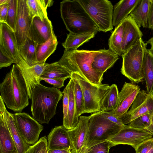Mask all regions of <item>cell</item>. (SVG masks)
<instances>
[{
	"instance_id": "7402d4cb",
	"label": "cell",
	"mask_w": 153,
	"mask_h": 153,
	"mask_svg": "<svg viewBox=\"0 0 153 153\" xmlns=\"http://www.w3.org/2000/svg\"><path fill=\"white\" fill-rule=\"evenodd\" d=\"M69 97V104L67 118L63 125L68 130L74 129L78 125L79 118L74 92V82L71 77L67 85Z\"/></svg>"
},
{
	"instance_id": "ab89813d",
	"label": "cell",
	"mask_w": 153,
	"mask_h": 153,
	"mask_svg": "<svg viewBox=\"0 0 153 153\" xmlns=\"http://www.w3.org/2000/svg\"><path fill=\"white\" fill-rule=\"evenodd\" d=\"M63 123H65L67 119L69 104V97L68 92V87L67 85L63 91Z\"/></svg>"
},
{
	"instance_id": "d590c367",
	"label": "cell",
	"mask_w": 153,
	"mask_h": 153,
	"mask_svg": "<svg viewBox=\"0 0 153 153\" xmlns=\"http://www.w3.org/2000/svg\"><path fill=\"white\" fill-rule=\"evenodd\" d=\"M48 151L47 138L45 136L35 144L31 146L25 153H48Z\"/></svg>"
},
{
	"instance_id": "83f0119b",
	"label": "cell",
	"mask_w": 153,
	"mask_h": 153,
	"mask_svg": "<svg viewBox=\"0 0 153 153\" xmlns=\"http://www.w3.org/2000/svg\"><path fill=\"white\" fill-rule=\"evenodd\" d=\"M146 47L144 49L143 68L147 92L149 93L153 91V54Z\"/></svg>"
},
{
	"instance_id": "74e56055",
	"label": "cell",
	"mask_w": 153,
	"mask_h": 153,
	"mask_svg": "<svg viewBox=\"0 0 153 153\" xmlns=\"http://www.w3.org/2000/svg\"><path fill=\"white\" fill-rule=\"evenodd\" d=\"M13 63H14V61L0 47V69L9 66Z\"/></svg>"
},
{
	"instance_id": "ac0fdd59",
	"label": "cell",
	"mask_w": 153,
	"mask_h": 153,
	"mask_svg": "<svg viewBox=\"0 0 153 153\" xmlns=\"http://www.w3.org/2000/svg\"><path fill=\"white\" fill-rule=\"evenodd\" d=\"M0 111L3 113L8 129L15 143L18 153H25L31 146L26 143L23 140L12 114L8 111L4 102L0 96Z\"/></svg>"
},
{
	"instance_id": "f1b7e54d",
	"label": "cell",
	"mask_w": 153,
	"mask_h": 153,
	"mask_svg": "<svg viewBox=\"0 0 153 153\" xmlns=\"http://www.w3.org/2000/svg\"><path fill=\"white\" fill-rule=\"evenodd\" d=\"M96 33L92 32L78 34L69 33L65 41L62 43V45L66 50L77 49L79 46L94 38Z\"/></svg>"
},
{
	"instance_id": "d4e9b609",
	"label": "cell",
	"mask_w": 153,
	"mask_h": 153,
	"mask_svg": "<svg viewBox=\"0 0 153 153\" xmlns=\"http://www.w3.org/2000/svg\"><path fill=\"white\" fill-rule=\"evenodd\" d=\"M58 44L57 38L54 33L45 42L37 44L36 55L38 64H44L47 59L55 51Z\"/></svg>"
},
{
	"instance_id": "6da1fadb",
	"label": "cell",
	"mask_w": 153,
	"mask_h": 153,
	"mask_svg": "<svg viewBox=\"0 0 153 153\" xmlns=\"http://www.w3.org/2000/svg\"><path fill=\"white\" fill-rule=\"evenodd\" d=\"M0 97L7 108L22 112L29 104L27 84L19 67L14 64L0 84Z\"/></svg>"
},
{
	"instance_id": "c3c4849f",
	"label": "cell",
	"mask_w": 153,
	"mask_h": 153,
	"mask_svg": "<svg viewBox=\"0 0 153 153\" xmlns=\"http://www.w3.org/2000/svg\"><path fill=\"white\" fill-rule=\"evenodd\" d=\"M10 0H0V5L8 3Z\"/></svg>"
},
{
	"instance_id": "60d3db41",
	"label": "cell",
	"mask_w": 153,
	"mask_h": 153,
	"mask_svg": "<svg viewBox=\"0 0 153 153\" xmlns=\"http://www.w3.org/2000/svg\"><path fill=\"white\" fill-rule=\"evenodd\" d=\"M103 115L111 121L116 124L119 126L124 127L127 126L124 124L121 119L116 115L111 113L110 111H101Z\"/></svg>"
},
{
	"instance_id": "5b68a950",
	"label": "cell",
	"mask_w": 153,
	"mask_h": 153,
	"mask_svg": "<svg viewBox=\"0 0 153 153\" xmlns=\"http://www.w3.org/2000/svg\"><path fill=\"white\" fill-rule=\"evenodd\" d=\"M90 116L82 153L96 144L109 141L123 128L108 119L101 111L94 113Z\"/></svg>"
},
{
	"instance_id": "603a6c76",
	"label": "cell",
	"mask_w": 153,
	"mask_h": 153,
	"mask_svg": "<svg viewBox=\"0 0 153 153\" xmlns=\"http://www.w3.org/2000/svg\"><path fill=\"white\" fill-rule=\"evenodd\" d=\"M0 153H18L2 111H0Z\"/></svg>"
},
{
	"instance_id": "9c48e42d",
	"label": "cell",
	"mask_w": 153,
	"mask_h": 153,
	"mask_svg": "<svg viewBox=\"0 0 153 153\" xmlns=\"http://www.w3.org/2000/svg\"><path fill=\"white\" fill-rule=\"evenodd\" d=\"M12 115L25 141L29 145L35 144L43 129V126L26 113L16 112Z\"/></svg>"
},
{
	"instance_id": "7c38bea8",
	"label": "cell",
	"mask_w": 153,
	"mask_h": 153,
	"mask_svg": "<svg viewBox=\"0 0 153 153\" xmlns=\"http://www.w3.org/2000/svg\"><path fill=\"white\" fill-rule=\"evenodd\" d=\"M0 47L18 65L25 62L21 57L14 32L5 23L0 22Z\"/></svg>"
},
{
	"instance_id": "7dc6e473",
	"label": "cell",
	"mask_w": 153,
	"mask_h": 153,
	"mask_svg": "<svg viewBox=\"0 0 153 153\" xmlns=\"http://www.w3.org/2000/svg\"><path fill=\"white\" fill-rule=\"evenodd\" d=\"M146 43L150 45L151 48L150 50L153 54V36L146 42Z\"/></svg>"
},
{
	"instance_id": "f6af8a7d",
	"label": "cell",
	"mask_w": 153,
	"mask_h": 153,
	"mask_svg": "<svg viewBox=\"0 0 153 153\" xmlns=\"http://www.w3.org/2000/svg\"><path fill=\"white\" fill-rule=\"evenodd\" d=\"M48 153H72L70 149H59L48 150Z\"/></svg>"
},
{
	"instance_id": "9a60e30c",
	"label": "cell",
	"mask_w": 153,
	"mask_h": 153,
	"mask_svg": "<svg viewBox=\"0 0 153 153\" xmlns=\"http://www.w3.org/2000/svg\"><path fill=\"white\" fill-rule=\"evenodd\" d=\"M54 33L51 22L48 18L42 20L34 17L29 32L28 37L37 44L45 42Z\"/></svg>"
},
{
	"instance_id": "ffe728a7",
	"label": "cell",
	"mask_w": 153,
	"mask_h": 153,
	"mask_svg": "<svg viewBox=\"0 0 153 153\" xmlns=\"http://www.w3.org/2000/svg\"><path fill=\"white\" fill-rule=\"evenodd\" d=\"M119 56L109 49L94 50L92 67L104 74L108 69L113 66L119 59Z\"/></svg>"
},
{
	"instance_id": "b9f144b4",
	"label": "cell",
	"mask_w": 153,
	"mask_h": 153,
	"mask_svg": "<svg viewBox=\"0 0 153 153\" xmlns=\"http://www.w3.org/2000/svg\"><path fill=\"white\" fill-rule=\"evenodd\" d=\"M9 2L5 4L0 5V22L5 23L6 22L8 10Z\"/></svg>"
},
{
	"instance_id": "f35d334b",
	"label": "cell",
	"mask_w": 153,
	"mask_h": 153,
	"mask_svg": "<svg viewBox=\"0 0 153 153\" xmlns=\"http://www.w3.org/2000/svg\"><path fill=\"white\" fill-rule=\"evenodd\" d=\"M153 148V138L148 140L140 144L135 149L136 153H147Z\"/></svg>"
},
{
	"instance_id": "5bb4252c",
	"label": "cell",
	"mask_w": 153,
	"mask_h": 153,
	"mask_svg": "<svg viewBox=\"0 0 153 153\" xmlns=\"http://www.w3.org/2000/svg\"><path fill=\"white\" fill-rule=\"evenodd\" d=\"M140 90L135 83L125 82L119 93L117 107L110 112L121 119L128 112Z\"/></svg>"
},
{
	"instance_id": "8fae6325",
	"label": "cell",
	"mask_w": 153,
	"mask_h": 153,
	"mask_svg": "<svg viewBox=\"0 0 153 153\" xmlns=\"http://www.w3.org/2000/svg\"><path fill=\"white\" fill-rule=\"evenodd\" d=\"M153 113V91L148 93L140 90L130 109L120 119L125 125L142 115Z\"/></svg>"
},
{
	"instance_id": "4dcf8cb0",
	"label": "cell",
	"mask_w": 153,
	"mask_h": 153,
	"mask_svg": "<svg viewBox=\"0 0 153 153\" xmlns=\"http://www.w3.org/2000/svg\"><path fill=\"white\" fill-rule=\"evenodd\" d=\"M119 91L116 85L113 84L102 99L100 104L101 111H111L117 107Z\"/></svg>"
},
{
	"instance_id": "7bdbcfd3",
	"label": "cell",
	"mask_w": 153,
	"mask_h": 153,
	"mask_svg": "<svg viewBox=\"0 0 153 153\" xmlns=\"http://www.w3.org/2000/svg\"><path fill=\"white\" fill-rule=\"evenodd\" d=\"M41 80H43L46 82L54 86L55 88L58 89L64 86V82L65 80H58L52 79L41 78Z\"/></svg>"
},
{
	"instance_id": "e0dca14e",
	"label": "cell",
	"mask_w": 153,
	"mask_h": 153,
	"mask_svg": "<svg viewBox=\"0 0 153 153\" xmlns=\"http://www.w3.org/2000/svg\"><path fill=\"white\" fill-rule=\"evenodd\" d=\"M123 28L122 50L123 54L142 38L143 34L130 15L122 22Z\"/></svg>"
},
{
	"instance_id": "836d02e7",
	"label": "cell",
	"mask_w": 153,
	"mask_h": 153,
	"mask_svg": "<svg viewBox=\"0 0 153 153\" xmlns=\"http://www.w3.org/2000/svg\"><path fill=\"white\" fill-rule=\"evenodd\" d=\"M74 82V92L77 111L78 117L83 114L84 110V100L81 86L77 79L71 75Z\"/></svg>"
},
{
	"instance_id": "681fc988",
	"label": "cell",
	"mask_w": 153,
	"mask_h": 153,
	"mask_svg": "<svg viewBox=\"0 0 153 153\" xmlns=\"http://www.w3.org/2000/svg\"><path fill=\"white\" fill-rule=\"evenodd\" d=\"M147 153H153V148H152L149 152Z\"/></svg>"
},
{
	"instance_id": "d6986e66",
	"label": "cell",
	"mask_w": 153,
	"mask_h": 153,
	"mask_svg": "<svg viewBox=\"0 0 153 153\" xmlns=\"http://www.w3.org/2000/svg\"><path fill=\"white\" fill-rule=\"evenodd\" d=\"M68 130L63 126H56L48 136V150L70 149L73 147Z\"/></svg>"
},
{
	"instance_id": "f546056e",
	"label": "cell",
	"mask_w": 153,
	"mask_h": 153,
	"mask_svg": "<svg viewBox=\"0 0 153 153\" xmlns=\"http://www.w3.org/2000/svg\"><path fill=\"white\" fill-rule=\"evenodd\" d=\"M37 43L28 38L19 50L20 55L25 62L29 66L38 64L36 55Z\"/></svg>"
},
{
	"instance_id": "8d00e7d4",
	"label": "cell",
	"mask_w": 153,
	"mask_h": 153,
	"mask_svg": "<svg viewBox=\"0 0 153 153\" xmlns=\"http://www.w3.org/2000/svg\"><path fill=\"white\" fill-rule=\"evenodd\" d=\"M111 147L108 141H105L96 144L83 153H108Z\"/></svg>"
},
{
	"instance_id": "3957f363",
	"label": "cell",
	"mask_w": 153,
	"mask_h": 153,
	"mask_svg": "<svg viewBox=\"0 0 153 153\" xmlns=\"http://www.w3.org/2000/svg\"><path fill=\"white\" fill-rule=\"evenodd\" d=\"M94 50H64L63 55L58 61L72 72H77L91 83L96 85L102 84L103 74L92 66Z\"/></svg>"
},
{
	"instance_id": "bcb514c9",
	"label": "cell",
	"mask_w": 153,
	"mask_h": 153,
	"mask_svg": "<svg viewBox=\"0 0 153 153\" xmlns=\"http://www.w3.org/2000/svg\"><path fill=\"white\" fill-rule=\"evenodd\" d=\"M145 130L153 134V113L152 115L150 125Z\"/></svg>"
},
{
	"instance_id": "ee69618b",
	"label": "cell",
	"mask_w": 153,
	"mask_h": 153,
	"mask_svg": "<svg viewBox=\"0 0 153 153\" xmlns=\"http://www.w3.org/2000/svg\"><path fill=\"white\" fill-rule=\"evenodd\" d=\"M148 28L153 30V0H151L150 6Z\"/></svg>"
},
{
	"instance_id": "52a82bcc",
	"label": "cell",
	"mask_w": 153,
	"mask_h": 153,
	"mask_svg": "<svg viewBox=\"0 0 153 153\" xmlns=\"http://www.w3.org/2000/svg\"><path fill=\"white\" fill-rule=\"evenodd\" d=\"M95 24L100 31L113 29V6L108 0H78Z\"/></svg>"
},
{
	"instance_id": "4316f807",
	"label": "cell",
	"mask_w": 153,
	"mask_h": 153,
	"mask_svg": "<svg viewBox=\"0 0 153 153\" xmlns=\"http://www.w3.org/2000/svg\"><path fill=\"white\" fill-rule=\"evenodd\" d=\"M26 2L32 18L37 16L42 20L48 18L47 8L51 6L53 3L51 0H26Z\"/></svg>"
},
{
	"instance_id": "4fadbf2b",
	"label": "cell",
	"mask_w": 153,
	"mask_h": 153,
	"mask_svg": "<svg viewBox=\"0 0 153 153\" xmlns=\"http://www.w3.org/2000/svg\"><path fill=\"white\" fill-rule=\"evenodd\" d=\"M18 15L14 32L19 51L28 37L32 19L30 15L26 0H18Z\"/></svg>"
},
{
	"instance_id": "2e32d148",
	"label": "cell",
	"mask_w": 153,
	"mask_h": 153,
	"mask_svg": "<svg viewBox=\"0 0 153 153\" xmlns=\"http://www.w3.org/2000/svg\"><path fill=\"white\" fill-rule=\"evenodd\" d=\"M90 117V115L80 116L78 123L76 127L68 130L73 147L72 153H82L85 144Z\"/></svg>"
},
{
	"instance_id": "44dd1931",
	"label": "cell",
	"mask_w": 153,
	"mask_h": 153,
	"mask_svg": "<svg viewBox=\"0 0 153 153\" xmlns=\"http://www.w3.org/2000/svg\"><path fill=\"white\" fill-rule=\"evenodd\" d=\"M141 0H121L113 7V25L117 27L134 9Z\"/></svg>"
},
{
	"instance_id": "d6a6232c",
	"label": "cell",
	"mask_w": 153,
	"mask_h": 153,
	"mask_svg": "<svg viewBox=\"0 0 153 153\" xmlns=\"http://www.w3.org/2000/svg\"><path fill=\"white\" fill-rule=\"evenodd\" d=\"M7 15L5 23L14 32L18 15V0H10Z\"/></svg>"
},
{
	"instance_id": "484cf974",
	"label": "cell",
	"mask_w": 153,
	"mask_h": 153,
	"mask_svg": "<svg viewBox=\"0 0 153 153\" xmlns=\"http://www.w3.org/2000/svg\"><path fill=\"white\" fill-rule=\"evenodd\" d=\"M151 0H141L140 2L130 14L138 27L147 28Z\"/></svg>"
},
{
	"instance_id": "e575fe53",
	"label": "cell",
	"mask_w": 153,
	"mask_h": 153,
	"mask_svg": "<svg viewBox=\"0 0 153 153\" xmlns=\"http://www.w3.org/2000/svg\"><path fill=\"white\" fill-rule=\"evenodd\" d=\"M152 114H146L140 116L129 123L128 125L133 128L145 130L150 125Z\"/></svg>"
},
{
	"instance_id": "8992f818",
	"label": "cell",
	"mask_w": 153,
	"mask_h": 153,
	"mask_svg": "<svg viewBox=\"0 0 153 153\" xmlns=\"http://www.w3.org/2000/svg\"><path fill=\"white\" fill-rule=\"evenodd\" d=\"M147 45L141 38L122 56L121 74L132 82L138 83L144 79L143 63Z\"/></svg>"
},
{
	"instance_id": "30bf717a",
	"label": "cell",
	"mask_w": 153,
	"mask_h": 153,
	"mask_svg": "<svg viewBox=\"0 0 153 153\" xmlns=\"http://www.w3.org/2000/svg\"><path fill=\"white\" fill-rule=\"evenodd\" d=\"M153 134L148 131L133 128L128 125L123 127L108 141L111 147L119 144L128 145L135 149L141 143L152 138Z\"/></svg>"
},
{
	"instance_id": "7a4b0ae2",
	"label": "cell",
	"mask_w": 153,
	"mask_h": 153,
	"mask_svg": "<svg viewBox=\"0 0 153 153\" xmlns=\"http://www.w3.org/2000/svg\"><path fill=\"white\" fill-rule=\"evenodd\" d=\"M63 92L54 87H48L41 83L33 90L31 110L33 117L41 124H48L56 113L58 103Z\"/></svg>"
},
{
	"instance_id": "ba28073f",
	"label": "cell",
	"mask_w": 153,
	"mask_h": 153,
	"mask_svg": "<svg viewBox=\"0 0 153 153\" xmlns=\"http://www.w3.org/2000/svg\"><path fill=\"white\" fill-rule=\"evenodd\" d=\"M71 75L77 79L82 89L84 100L83 114L100 111V102L110 86L107 84L98 86L93 84L77 72H72Z\"/></svg>"
},
{
	"instance_id": "1f68e13d",
	"label": "cell",
	"mask_w": 153,
	"mask_h": 153,
	"mask_svg": "<svg viewBox=\"0 0 153 153\" xmlns=\"http://www.w3.org/2000/svg\"><path fill=\"white\" fill-rule=\"evenodd\" d=\"M123 28L122 23L115 27L108 39L109 49L119 56L123 55L122 44Z\"/></svg>"
},
{
	"instance_id": "cb8c5ba5",
	"label": "cell",
	"mask_w": 153,
	"mask_h": 153,
	"mask_svg": "<svg viewBox=\"0 0 153 153\" xmlns=\"http://www.w3.org/2000/svg\"><path fill=\"white\" fill-rule=\"evenodd\" d=\"M72 72L66 67L58 62L48 64L45 68L40 78L65 80L71 78Z\"/></svg>"
},
{
	"instance_id": "277c9868",
	"label": "cell",
	"mask_w": 153,
	"mask_h": 153,
	"mask_svg": "<svg viewBox=\"0 0 153 153\" xmlns=\"http://www.w3.org/2000/svg\"><path fill=\"white\" fill-rule=\"evenodd\" d=\"M60 10L61 17L69 33L78 34L100 31L78 0L63 1Z\"/></svg>"
}]
</instances>
